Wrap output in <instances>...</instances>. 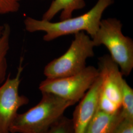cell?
I'll use <instances>...</instances> for the list:
<instances>
[{"instance_id":"obj_11","label":"cell","mask_w":133,"mask_h":133,"mask_svg":"<svg viewBox=\"0 0 133 133\" xmlns=\"http://www.w3.org/2000/svg\"><path fill=\"white\" fill-rule=\"evenodd\" d=\"M2 35L0 36V85L6 78L8 70L7 55L10 48L11 29L9 24L5 23Z\"/></svg>"},{"instance_id":"obj_4","label":"cell","mask_w":133,"mask_h":133,"mask_svg":"<svg viewBox=\"0 0 133 133\" xmlns=\"http://www.w3.org/2000/svg\"><path fill=\"white\" fill-rule=\"evenodd\" d=\"M95 45L90 37L84 32L75 34V38L66 52L44 67L46 78H59L77 74L86 67L87 59L94 55Z\"/></svg>"},{"instance_id":"obj_7","label":"cell","mask_w":133,"mask_h":133,"mask_svg":"<svg viewBox=\"0 0 133 133\" xmlns=\"http://www.w3.org/2000/svg\"><path fill=\"white\" fill-rule=\"evenodd\" d=\"M98 70L102 77L101 91L109 100L121 107L124 79L119 66L109 55L99 58Z\"/></svg>"},{"instance_id":"obj_10","label":"cell","mask_w":133,"mask_h":133,"mask_svg":"<svg viewBox=\"0 0 133 133\" xmlns=\"http://www.w3.org/2000/svg\"><path fill=\"white\" fill-rule=\"evenodd\" d=\"M86 6L84 0H53L48 10L43 14L42 20L51 21L61 11L60 21L72 17L74 11L81 10Z\"/></svg>"},{"instance_id":"obj_15","label":"cell","mask_w":133,"mask_h":133,"mask_svg":"<svg viewBox=\"0 0 133 133\" xmlns=\"http://www.w3.org/2000/svg\"><path fill=\"white\" fill-rule=\"evenodd\" d=\"M21 0H0V14L17 12L20 6Z\"/></svg>"},{"instance_id":"obj_13","label":"cell","mask_w":133,"mask_h":133,"mask_svg":"<svg viewBox=\"0 0 133 133\" xmlns=\"http://www.w3.org/2000/svg\"><path fill=\"white\" fill-rule=\"evenodd\" d=\"M45 133H74L71 119L63 115Z\"/></svg>"},{"instance_id":"obj_9","label":"cell","mask_w":133,"mask_h":133,"mask_svg":"<svg viewBox=\"0 0 133 133\" xmlns=\"http://www.w3.org/2000/svg\"><path fill=\"white\" fill-rule=\"evenodd\" d=\"M124 118L121 108L111 114L97 109L85 133H114Z\"/></svg>"},{"instance_id":"obj_2","label":"cell","mask_w":133,"mask_h":133,"mask_svg":"<svg viewBox=\"0 0 133 133\" xmlns=\"http://www.w3.org/2000/svg\"><path fill=\"white\" fill-rule=\"evenodd\" d=\"M38 104L16 116L10 133H45L64 115L68 108L75 105L53 94L42 92Z\"/></svg>"},{"instance_id":"obj_1","label":"cell","mask_w":133,"mask_h":133,"mask_svg":"<svg viewBox=\"0 0 133 133\" xmlns=\"http://www.w3.org/2000/svg\"><path fill=\"white\" fill-rule=\"evenodd\" d=\"M114 3V0H98L96 5L85 14L56 22L27 17L24 20L25 28L30 33L44 32L43 39L45 42L84 31L93 38L99 28L104 12Z\"/></svg>"},{"instance_id":"obj_3","label":"cell","mask_w":133,"mask_h":133,"mask_svg":"<svg viewBox=\"0 0 133 133\" xmlns=\"http://www.w3.org/2000/svg\"><path fill=\"white\" fill-rule=\"evenodd\" d=\"M122 24L116 18L102 19L94 37L95 46L105 45L110 56L119 66L123 76H129L133 69V41L122 32Z\"/></svg>"},{"instance_id":"obj_6","label":"cell","mask_w":133,"mask_h":133,"mask_svg":"<svg viewBox=\"0 0 133 133\" xmlns=\"http://www.w3.org/2000/svg\"><path fill=\"white\" fill-rule=\"evenodd\" d=\"M21 58L16 76L9 75L0 85V133H10V127L20 108L29 103L28 97L19 93L23 67Z\"/></svg>"},{"instance_id":"obj_16","label":"cell","mask_w":133,"mask_h":133,"mask_svg":"<svg viewBox=\"0 0 133 133\" xmlns=\"http://www.w3.org/2000/svg\"><path fill=\"white\" fill-rule=\"evenodd\" d=\"M114 133H133V119L124 118Z\"/></svg>"},{"instance_id":"obj_14","label":"cell","mask_w":133,"mask_h":133,"mask_svg":"<svg viewBox=\"0 0 133 133\" xmlns=\"http://www.w3.org/2000/svg\"><path fill=\"white\" fill-rule=\"evenodd\" d=\"M121 108V107L109 100L101 91L98 99L97 109L111 114L117 112Z\"/></svg>"},{"instance_id":"obj_5","label":"cell","mask_w":133,"mask_h":133,"mask_svg":"<svg viewBox=\"0 0 133 133\" xmlns=\"http://www.w3.org/2000/svg\"><path fill=\"white\" fill-rule=\"evenodd\" d=\"M99 76L98 69L86 66L80 72L59 78H46L39 85L41 92L56 95L76 104L85 95Z\"/></svg>"},{"instance_id":"obj_12","label":"cell","mask_w":133,"mask_h":133,"mask_svg":"<svg viewBox=\"0 0 133 133\" xmlns=\"http://www.w3.org/2000/svg\"><path fill=\"white\" fill-rule=\"evenodd\" d=\"M121 109L125 118L133 119V89L125 79L122 90Z\"/></svg>"},{"instance_id":"obj_17","label":"cell","mask_w":133,"mask_h":133,"mask_svg":"<svg viewBox=\"0 0 133 133\" xmlns=\"http://www.w3.org/2000/svg\"><path fill=\"white\" fill-rule=\"evenodd\" d=\"M4 28H5V24L0 25V36L2 35V34L3 33Z\"/></svg>"},{"instance_id":"obj_8","label":"cell","mask_w":133,"mask_h":133,"mask_svg":"<svg viewBox=\"0 0 133 133\" xmlns=\"http://www.w3.org/2000/svg\"><path fill=\"white\" fill-rule=\"evenodd\" d=\"M102 77L99 76L78 102L71 119L74 133H85L86 129L97 110L102 89Z\"/></svg>"}]
</instances>
